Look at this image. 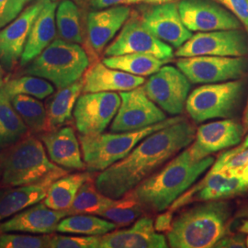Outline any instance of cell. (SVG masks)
Masks as SVG:
<instances>
[{"label":"cell","mask_w":248,"mask_h":248,"mask_svg":"<svg viewBox=\"0 0 248 248\" xmlns=\"http://www.w3.org/2000/svg\"><path fill=\"white\" fill-rule=\"evenodd\" d=\"M195 134V127L186 119L151 133L124 159L116 162L96 177L97 188L111 199H121L190 145Z\"/></svg>","instance_id":"1"},{"label":"cell","mask_w":248,"mask_h":248,"mask_svg":"<svg viewBox=\"0 0 248 248\" xmlns=\"http://www.w3.org/2000/svg\"><path fill=\"white\" fill-rule=\"evenodd\" d=\"M214 158L194 160L187 149L181 152L159 172L145 178L132 192L143 210L161 213L169 209L204 172Z\"/></svg>","instance_id":"2"},{"label":"cell","mask_w":248,"mask_h":248,"mask_svg":"<svg viewBox=\"0 0 248 248\" xmlns=\"http://www.w3.org/2000/svg\"><path fill=\"white\" fill-rule=\"evenodd\" d=\"M230 216V205L222 200L187 209L173 220L168 232L170 248H213L225 236Z\"/></svg>","instance_id":"3"},{"label":"cell","mask_w":248,"mask_h":248,"mask_svg":"<svg viewBox=\"0 0 248 248\" xmlns=\"http://www.w3.org/2000/svg\"><path fill=\"white\" fill-rule=\"evenodd\" d=\"M185 119L173 116L167 120L140 130L122 133L80 134L79 141L83 159L89 172L103 171L116 162L124 159L133 148L151 133Z\"/></svg>","instance_id":"4"},{"label":"cell","mask_w":248,"mask_h":248,"mask_svg":"<svg viewBox=\"0 0 248 248\" xmlns=\"http://www.w3.org/2000/svg\"><path fill=\"white\" fill-rule=\"evenodd\" d=\"M89 66V56L78 44L56 39L29 62L25 74L51 81L61 89L81 79Z\"/></svg>","instance_id":"5"},{"label":"cell","mask_w":248,"mask_h":248,"mask_svg":"<svg viewBox=\"0 0 248 248\" xmlns=\"http://www.w3.org/2000/svg\"><path fill=\"white\" fill-rule=\"evenodd\" d=\"M48 158L43 143L33 136L22 138L4 152L2 187L32 184L64 170Z\"/></svg>","instance_id":"6"},{"label":"cell","mask_w":248,"mask_h":248,"mask_svg":"<svg viewBox=\"0 0 248 248\" xmlns=\"http://www.w3.org/2000/svg\"><path fill=\"white\" fill-rule=\"evenodd\" d=\"M244 90L241 80L205 84L187 97L186 110L196 123L216 118H229L239 105Z\"/></svg>","instance_id":"7"},{"label":"cell","mask_w":248,"mask_h":248,"mask_svg":"<svg viewBox=\"0 0 248 248\" xmlns=\"http://www.w3.org/2000/svg\"><path fill=\"white\" fill-rule=\"evenodd\" d=\"M177 66L190 83L213 84L241 78L248 70V60L244 56L201 55L181 57Z\"/></svg>","instance_id":"8"},{"label":"cell","mask_w":248,"mask_h":248,"mask_svg":"<svg viewBox=\"0 0 248 248\" xmlns=\"http://www.w3.org/2000/svg\"><path fill=\"white\" fill-rule=\"evenodd\" d=\"M127 53L150 54L164 60H171L174 56L173 48L150 32L136 11H132L120 33L104 51L105 56Z\"/></svg>","instance_id":"9"},{"label":"cell","mask_w":248,"mask_h":248,"mask_svg":"<svg viewBox=\"0 0 248 248\" xmlns=\"http://www.w3.org/2000/svg\"><path fill=\"white\" fill-rule=\"evenodd\" d=\"M177 57H242L248 54V33L242 29L198 32L176 51Z\"/></svg>","instance_id":"10"},{"label":"cell","mask_w":248,"mask_h":248,"mask_svg":"<svg viewBox=\"0 0 248 248\" xmlns=\"http://www.w3.org/2000/svg\"><path fill=\"white\" fill-rule=\"evenodd\" d=\"M142 88L156 105L171 116L181 114L186 107L190 81L178 68L166 65L153 74Z\"/></svg>","instance_id":"11"},{"label":"cell","mask_w":248,"mask_h":248,"mask_svg":"<svg viewBox=\"0 0 248 248\" xmlns=\"http://www.w3.org/2000/svg\"><path fill=\"white\" fill-rule=\"evenodd\" d=\"M122 98L115 92H93L80 95L74 108L76 127L80 134H98L114 119Z\"/></svg>","instance_id":"12"},{"label":"cell","mask_w":248,"mask_h":248,"mask_svg":"<svg viewBox=\"0 0 248 248\" xmlns=\"http://www.w3.org/2000/svg\"><path fill=\"white\" fill-rule=\"evenodd\" d=\"M120 96L122 102L110 127L112 132L136 131L168 119L161 108L148 98L142 86L122 91Z\"/></svg>","instance_id":"13"},{"label":"cell","mask_w":248,"mask_h":248,"mask_svg":"<svg viewBox=\"0 0 248 248\" xmlns=\"http://www.w3.org/2000/svg\"><path fill=\"white\" fill-rule=\"evenodd\" d=\"M177 6L183 23L191 31L242 29L239 19L215 0H180Z\"/></svg>","instance_id":"14"},{"label":"cell","mask_w":248,"mask_h":248,"mask_svg":"<svg viewBox=\"0 0 248 248\" xmlns=\"http://www.w3.org/2000/svg\"><path fill=\"white\" fill-rule=\"evenodd\" d=\"M143 25L162 42L179 48L192 36L183 23L177 3L150 5L139 14Z\"/></svg>","instance_id":"15"},{"label":"cell","mask_w":248,"mask_h":248,"mask_svg":"<svg viewBox=\"0 0 248 248\" xmlns=\"http://www.w3.org/2000/svg\"><path fill=\"white\" fill-rule=\"evenodd\" d=\"M47 1L36 0L0 30V62L6 70H12L20 60L31 26Z\"/></svg>","instance_id":"16"},{"label":"cell","mask_w":248,"mask_h":248,"mask_svg":"<svg viewBox=\"0 0 248 248\" xmlns=\"http://www.w3.org/2000/svg\"><path fill=\"white\" fill-rule=\"evenodd\" d=\"M244 131V126L232 120L203 124L196 131L187 150L193 159H203L213 153L238 145Z\"/></svg>","instance_id":"17"},{"label":"cell","mask_w":248,"mask_h":248,"mask_svg":"<svg viewBox=\"0 0 248 248\" xmlns=\"http://www.w3.org/2000/svg\"><path fill=\"white\" fill-rule=\"evenodd\" d=\"M166 237L156 232L153 220L140 217L130 228L111 231L101 236L99 248H167Z\"/></svg>","instance_id":"18"},{"label":"cell","mask_w":248,"mask_h":248,"mask_svg":"<svg viewBox=\"0 0 248 248\" xmlns=\"http://www.w3.org/2000/svg\"><path fill=\"white\" fill-rule=\"evenodd\" d=\"M129 6H115L89 13L87 32L92 51L100 54L131 16Z\"/></svg>","instance_id":"19"},{"label":"cell","mask_w":248,"mask_h":248,"mask_svg":"<svg viewBox=\"0 0 248 248\" xmlns=\"http://www.w3.org/2000/svg\"><path fill=\"white\" fill-rule=\"evenodd\" d=\"M66 169L53 173L39 182L13 186L0 191V221L45 200L53 182L67 175Z\"/></svg>","instance_id":"20"},{"label":"cell","mask_w":248,"mask_h":248,"mask_svg":"<svg viewBox=\"0 0 248 248\" xmlns=\"http://www.w3.org/2000/svg\"><path fill=\"white\" fill-rule=\"evenodd\" d=\"M68 215V211H56L45 203L35 204L1 223L0 232L51 233L57 231L58 223Z\"/></svg>","instance_id":"21"},{"label":"cell","mask_w":248,"mask_h":248,"mask_svg":"<svg viewBox=\"0 0 248 248\" xmlns=\"http://www.w3.org/2000/svg\"><path fill=\"white\" fill-rule=\"evenodd\" d=\"M248 189V180L244 177L229 175L226 171H210L188 193L180 196L176 201V205L177 207L184 205L193 194H197V199L207 202L227 199Z\"/></svg>","instance_id":"22"},{"label":"cell","mask_w":248,"mask_h":248,"mask_svg":"<svg viewBox=\"0 0 248 248\" xmlns=\"http://www.w3.org/2000/svg\"><path fill=\"white\" fill-rule=\"evenodd\" d=\"M82 78L83 93L129 91L141 87L145 82L143 77L110 68L102 62L92 64Z\"/></svg>","instance_id":"23"},{"label":"cell","mask_w":248,"mask_h":248,"mask_svg":"<svg viewBox=\"0 0 248 248\" xmlns=\"http://www.w3.org/2000/svg\"><path fill=\"white\" fill-rule=\"evenodd\" d=\"M41 139L53 163L64 169H86V164L82 160L79 142L71 127H62L47 132L41 136Z\"/></svg>","instance_id":"24"},{"label":"cell","mask_w":248,"mask_h":248,"mask_svg":"<svg viewBox=\"0 0 248 248\" xmlns=\"http://www.w3.org/2000/svg\"><path fill=\"white\" fill-rule=\"evenodd\" d=\"M57 6L56 1L48 0L39 12L27 39L20 58L21 65L31 62L54 41L57 32L55 20Z\"/></svg>","instance_id":"25"},{"label":"cell","mask_w":248,"mask_h":248,"mask_svg":"<svg viewBox=\"0 0 248 248\" xmlns=\"http://www.w3.org/2000/svg\"><path fill=\"white\" fill-rule=\"evenodd\" d=\"M83 92V78L59 89L46 106V132L58 129L71 122L73 109Z\"/></svg>","instance_id":"26"},{"label":"cell","mask_w":248,"mask_h":248,"mask_svg":"<svg viewBox=\"0 0 248 248\" xmlns=\"http://www.w3.org/2000/svg\"><path fill=\"white\" fill-rule=\"evenodd\" d=\"M92 177L89 172L65 175L55 180L50 186L44 203L56 211H68L82 186Z\"/></svg>","instance_id":"27"},{"label":"cell","mask_w":248,"mask_h":248,"mask_svg":"<svg viewBox=\"0 0 248 248\" xmlns=\"http://www.w3.org/2000/svg\"><path fill=\"white\" fill-rule=\"evenodd\" d=\"M28 131L29 128L12 105L11 98L0 89V150L18 142Z\"/></svg>","instance_id":"28"},{"label":"cell","mask_w":248,"mask_h":248,"mask_svg":"<svg viewBox=\"0 0 248 248\" xmlns=\"http://www.w3.org/2000/svg\"><path fill=\"white\" fill-rule=\"evenodd\" d=\"M170 60L159 59L144 53H127L115 56H106L102 62L110 68L127 72L138 77H147L156 73Z\"/></svg>","instance_id":"29"},{"label":"cell","mask_w":248,"mask_h":248,"mask_svg":"<svg viewBox=\"0 0 248 248\" xmlns=\"http://www.w3.org/2000/svg\"><path fill=\"white\" fill-rule=\"evenodd\" d=\"M116 200L101 193L94 183L92 177L89 178L76 196L70 209L72 214H96L98 215L109 206L115 203Z\"/></svg>","instance_id":"30"},{"label":"cell","mask_w":248,"mask_h":248,"mask_svg":"<svg viewBox=\"0 0 248 248\" xmlns=\"http://www.w3.org/2000/svg\"><path fill=\"white\" fill-rule=\"evenodd\" d=\"M117 228L114 222L90 214H72L58 223L57 231L64 233L102 236Z\"/></svg>","instance_id":"31"},{"label":"cell","mask_w":248,"mask_h":248,"mask_svg":"<svg viewBox=\"0 0 248 248\" xmlns=\"http://www.w3.org/2000/svg\"><path fill=\"white\" fill-rule=\"evenodd\" d=\"M56 28L60 39L81 45L84 43L78 7L71 0H62L56 9Z\"/></svg>","instance_id":"32"},{"label":"cell","mask_w":248,"mask_h":248,"mask_svg":"<svg viewBox=\"0 0 248 248\" xmlns=\"http://www.w3.org/2000/svg\"><path fill=\"white\" fill-rule=\"evenodd\" d=\"M11 102L31 132L46 131V108L41 101L34 97L19 94L11 98Z\"/></svg>","instance_id":"33"},{"label":"cell","mask_w":248,"mask_h":248,"mask_svg":"<svg viewBox=\"0 0 248 248\" xmlns=\"http://www.w3.org/2000/svg\"><path fill=\"white\" fill-rule=\"evenodd\" d=\"M142 213V205L136 200L133 192L130 191L121 199L116 200L115 203L107 208L98 215L114 222L117 227H124L139 219Z\"/></svg>","instance_id":"34"},{"label":"cell","mask_w":248,"mask_h":248,"mask_svg":"<svg viewBox=\"0 0 248 248\" xmlns=\"http://www.w3.org/2000/svg\"><path fill=\"white\" fill-rule=\"evenodd\" d=\"M3 89L10 98L23 94L39 99H44L53 93V87L45 78L34 76H24L5 83Z\"/></svg>","instance_id":"35"},{"label":"cell","mask_w":248,"mask_h":248,"mask_svg":"<svg viewBox=\"0 0 248 248\" xmlns=\"http://www.w3.org/2000/svg\"><path fill=\"white\" fill-rule=\"evenodd\" d=\"M51 234L30 235L4 232L0 234V248H50Z\"/></svg>","instance_id":"36"},{"label":"cell","mask_w":248,"mask_h":248,"mask_svg":"<svg viewBox=\"0 0 248 248\" xmlns=\"http://www.w3.org/2000/svg\"><path fill=\"white\" fill-rule=\"evenodd\" d=\"M100 236H66L51 235L50 248H99Z\"/></svg>","instance_id":"37"},{"label":"cell","mask_w":248,"mask_h":248,"mask_svg":"<svg viewBox=\"0 0 248 248\" xmlns=\"http://www.w3.org/2000/svg\"><path fill=\"white\" fill-rule=\"evenodd\" d=\"M31 0H0V30L18 17Z\"/></svg>","instance_id":"38"},{"label":"cell","mask_w":248,"mask_h":248,"mask_svg":"<svg viewBox=\"0 0 248 248\" xmlns=\"http://www.w3.org/2000/svg\"><path fill=\"white\" fill-rule=\"evenodd\" d=\"M248 164V148L235 154H231L229 151L222 153L210 171H222L227 169H236Z\"/></svg>","instance_id":"39"},{"label":"cell","mask_w":248,"mask_h":248,"mask_svg":"<svg viewBox=\"0 0 248 248\" xmlns=\"http://www.w3.org/2000/svg\"><path fill=\"white\" fill-rule=\"evenodd\" d=\"M238 18L248 33V0H215Z\"/></svg>","instance_id":"40"},{"label":"cell","mask_w":248,"mask_h":248,"mask_svg":"<svg viewBox=\"0 0 248 248\" xmlns=\"http://www.w3.org/2000/svg\"><path fill=\"white\" fill-rule=\"evenodd\" d=\"M91 6L95 9H102L115 6H129L141 4V0H91Z\"/></svg>","instance_id":"41"},{"label":"cell","mask_w":248,"mask_h":248,"mask_svg":"<svg viewBox=\"0 0 248 248\" xmlns=\"http://www.w3.org/2000/svg\"><path fill=\"white\" fill-rule=\"evenodd\" d=\"M173 222V211L169 209L168 212L162 213L158 215L155 219V222L154 223L155 229L156 232H169L172 226Z\"/></svg>","instance_id":"42"},{"label":"cell","mask_w":248,"mask_h":248,"mask_svg":"<svg viewBox=\"0 0 248 248\" xmlns=\"http://www.w3.org/2000/svg\"><path fill=\"white\" fill-rule=\"evenodd\" d=\"M213 248H246V244L244 238L241 236H223L222 239L219 240Z\"/></svg>","instance_id":"43"},{"label":"cell","mask_w":248,"mask_h":248,"mask_svg":"<svg viewBox=\"0 0 248 248\" xmlns=\"http://www.w3.org/2000/svg\"><path fill=\"white\" fill-rule=\"evenodd\" d=\"M176 0H141V4H147V5H161V4H166V3H170L174 2Z\"/></svg>","instance_id":"44"},{"label":"cell","mask_w":248,"mask_h":248,"mask_svg":"<svg viewBox=\"0 0 248 248\" xmlns=\"http://www.w3.org/2000/svg\"><path fill=\"white\" fill-rule=\"evenodd\" d=\"M248 148V135L246 137V139H245V141L244 142L239 145L238 147H236V148H234V149H232V150H229L231 154H235V153H238L240 151L245 150V149H247Z\"/></svg>","instance_id":"45"},{"label":"cell","mask_w":248,"mask_h":248,"mask_svg":"<svg viewBox=\"0 0 248 248\" xmlns=\"http://www.w3.org/2000/svg\"><path fill=\"white\" fill-rule=\"evenodd\" d=\"M4 67H3V65L1 64V62H0V89L3 87V85L5 84V71H4Z\"/></svg>","instance_id":"46"},{"label":"cell","mask_w":248,"mask_h":248,"mask_svg":"<svg viewBox=\"0 0 248 248\" xmlns=\"http://www.w3.org/2000/svg\"><path fill=\"white\" fill-rule=\"evenodd\" d=\"M3 169H4V152H0V182L3 175Z\"/></svg>","instance_id":"47"},{"label":"cell","mask_w":248,"mask_h":248,"mask_svg":"<svg viewBox=\"0 0 248 248\" xmlns=\"http://www.w3.org/2000/svg\"><path fill=\"white\" fill-rule=\"evenodd\" d=\"M240 232L244 233H248V220L243 222V224L240 227Z\"/></svg>","instance_id":"48"},{"label":"cell","mask_w":248,"mask_h":248,"mask_svg":"<svg viewBox=\"0 0 248 248\" xmlns=\"http://www.w3.org/2000/svg\"><path fill=\"white\" fill-rule=\"evenodd\" d=\"M244 126H245V129L248 130V106L246 108V112H245V117H244Z\"/></svg>","instance_id":"49"},{"label":"cell","mask_w":248,"mask_h":248,"mask_svg":"<svg viewBox=\"0 0 248 248\" xmlns=\"http://www.w3.org/2000/svg\"><path fill=\"white\" fill-rule=\"evenodd\" d=\"M247 247H248V238H247Z\"/></svg>","instance_id":"50"},{"label":"cell","mask_w":248,"mask_h":248,"mask_svg":"<svg viewBox=\"0 0 248 248\" xmlns=\"http://www.w3.org/2000/svg\"><path fill=\"white\" fill-rule=\"evenodd\" d=\"M31 2H32V1H36V0H31ZM53 1H56V0H53Z\"/></svg>","instance_id":"51"}]
</instances>
